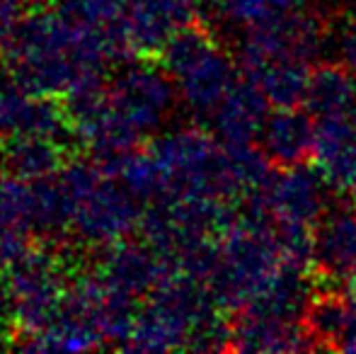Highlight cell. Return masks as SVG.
Segmentation results:
<instances>
[{
    "instance_id": "4",
    "label": "cell",
    "mask_w": 356,
    "mask_h": 354,
    "mask_svg": "<svg viewBox=\"0 0 356 354\" xmlns=\"http://www.w3.org/2000/svg\"><path fill=\"white\" fill-rule=\"evenodd\" d=\"M172 107V90L170 83L155 71H134L119 83L117 104L112 107V117L127 131L129 138L155 129L168 109Z\"/></svg>"
},
{
    "instance_id": "5",
    "label": "cell",
    "mask_w": 356,
    "mask_h": 354,
    "mask_svg": "<svg viewBox=\"0 0 356 354\" xmlns=\"http://www.w3.org/2000/svg\"><path fill=\"white\" fill-rule=\"evenodd\" d=\"M313 158L330 189L356 192V112L318 117Z\"/></svg>"
},
{
    "instance_id": "2",
    "label": "cell",
    "mask_w": 356,
    "mask_h": 354,
    "mask_svg": "<svg viewBox=\"0 0 356 354\" xmlns=\"http://www.w3.org/2000/svg\"><path fill=\"white\" fill-rule=\"evenodd\" d=\"M327 187L320 170L305 166L279 168L257 199L272 221L315 228L327 211Z\"/></svg>"
},
{
    "instance_id": "9",
    "label": "cell",
    "mask_w": 356,
    "mask_h": 354,
    "mask_svg": "<svg viewBox=\"0 0 356 354\" xmlns=\"http://www.w3.org/2000/svg\"><path fill=\"white\" fill-rule=\"evenodd\" d=\"M267 97L259 92L257 86L243 78L228 92L213 114V129L218 141L225 148H240L254 143L267 119Z\"/></svg>"
},
{
    "instance_id": "6",
    "label": "cell",
    "mask_w": 356,
    "mask_h": 354,
    "mask_svg": "<svg viewBox=\"0 0 356 354\" xmlns=\"http://www.w3.org/2000/svg\"><path fill=\"white\" fill-rule=\"evenodd\" d=\"M230 352H313L318 345L303 323H289L240 308L230 318Z\"/></svg>"
},
{
    "instance_id": "10",
    "label": "cell",
    "mask_w": 356,
    "mask_h": 354,
    "mask_svg": "<svg viewBox=\"0 0 356 354\" xmlns=\"http://www.w3.org/2000/svg\"><path fill=\"white\" fill-rule=\"evenodd\" d=\"M240 73L248 78L272 107H298L305 102L310 68L305 61L293 58H264V61L240 63Z\"/></svg>"
},
{
    "instance_id": "8",
    "label": "cell",
    "mask_w": 356,
    "mask_h": 354,
    "mask_svg": "<svg viewBox=\"0 0 356 354\" xmlns=\"http://www.w3.org/2000/svg\"><path fill=\"white\" fill-rule=\"evenodd\" d=\"M177 81L189 109L199 117H213L230 90L238 86V68L223 49L216 47L179 73Z\"/></svg>"
},
{
    "instance_id": "7",
    "label": "cell",
    "mask_w": 356,
    "mask_h": 354,
    "mask_svg": "<svg viewBox=\"0 0 356 354\" xmlns=\"http://www.w3.org/2000/svg\"><path fill=\"white\" fill-rule=\"evenodd\" d=\"M259 141L274 168L305 166L315 153V122L298 107H277L264 119Z\"/></svg>"
},
{
    "instance_id": "1",
    "label": "cell",
    "mask_w": 356,
    "mask_h": 354,
    "mask_svg": "<svg viewBox=\"0 0 356 354\" xmlns=\"http://www.w3.org/2000/svg\"><path fill=\"white\" fill-rule=\"evenodd\" d=\"M327 42V19L318 10H291L248 27L238 49V66L264 58H293L310 63Z\"/></svg>"
},
{
    "instance_id": "3",
    "label": "cell",
    "mask_w": 356,
    "mask_h": 354,
    "mask_svg": "<svg viewBox=\"0 0 356 354\" xmlns=\"http://www.w3.org/2000/svg\"><path fill=\"white\" fill-rule=\"evenodd\" d=\"M313 282L342 287L356 272V202L325 211L313 233Z\"/></svg>"
},
{
    "instance_id": "11",
    "label": "cell",
    "mask_w": 356,
    "mask_h": 354,
    "mask_svg": "<svg viewBox=\"0 0 356 354\" xmlns=\"http://www.w3.org/2000/svg\"><path fill=\"white\" fill-rule=\"evenodd\" d=\"M305 107L313 117L356 112V73L347 63L325 61L310 68Z\"/></svg>"
},
{
    "instance_id": "13",
    "label": "cell",
    "mask_w": 356,
    "mask_h": 354,
    "mask_svg": "<svg viewBox=\"0 0 356 354\" xmlns=\"http://www.w3.org/2000/svg\"><path fill=\"white\" fill-rule=\"evenodd\" d=\"M354 73H356V71H354Z\"/></svg>"
},
{
    "instance_id": "12",
    "label": "cell",
    "mask_w": 356,
    "mask_h": 354,
    "mask_svg": "<svg viewBox=\"0 0 356 354\" xmlns=\"http://www.w3.org/2000/svg\"><path fill=\"white\" fill-rule=\"evenodd\" d=\"M308 0H216V8L228 22L252 27L269 17L305 8Z\"/></svg>"
}]
</instances>
